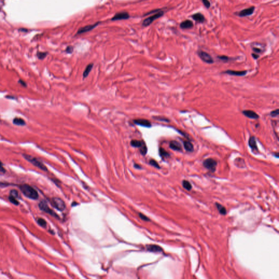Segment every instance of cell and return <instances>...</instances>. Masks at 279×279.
<instances>
[{
  "instance_id": "6da1fadb",
  "label": "cell",
  "mask_w": 279,
  "mask_h": 279,
  "mask_svg": "<svg viewBox=\"0 0 279 279\" xmlns=\"http://www.w3.org/2000/svg\"><path fill=\"white\" fill-rule=\"evenodd\" d=\"M19 188L25 196L32 200H37L39 197L37 190L28 184H22L19 186Z\"/></svg>"
},
{
  "instance_id": "7a4b0ae2",
  "label": "cell",
  "mask_w": 279,
  "mask_h": 279,
  "mask_svg": "<svg viewBox=\"0 0 279 279\" xmlns=\"http://www.w3.org/2000/svg\"><path fill=\"white\" fill-rule=\"evenodd\" d=\"M23 157H24V158L26 159V160L29 161L32 164H33L34 166H36L37 167H38V168L41 169L43 171H47V167L45 166V165L42 162H41L39 160H38L37 158L33 157L32 156H31V155H28V154H23Z\"/></svg>"
},
{
  "instance_id": "3957f363",
  "label": "cell",
  "mask_w": 279,
  "mask_h": 279,
  "mask_svg": "<svg viewBox=\"0 0 279 279\" xmlns=\"http://www.w3.org/2000/svg\"><path fill=\"white\" fill-rule=\"evenodd\" d=\"M164 11L160 10V11H158V12H157L156 14H154L152 16H150V17L145 19L143 21L142 25L143 26H145V27L149 26L154 20H157V19H159V18H160L161 17H162V16L164 15Z\"/></svg>"
},
{
  "instance_id": "277c9868",
  "label": "cell",
  "mask_w": 279,
  "mask_h": 279,
  "mask_svg": "<svg viewBox=\"0 0 279 279\" xmlns=\"http://www.w3.org/2000/svg\"><path fill=\"white\" fill-rule=\"evenodd\" d=\"M217 164L218 163L217 161L212 158L207 159L203 162V165L204 167L213 172L215 171Z\"/></svg>"
},
{
  "instance_id": "5b68a950",
  "label": "cell",
  "mask_w": 279,
  "mask_h": 279,
  "mask_svg": "<svg viewBox=\"0 0 279 279\" xmlns=\"http://www.w3.org/2000/svg\"><path fill=\"white\" fill-rule=\"evenodd\" d=\"M52 205L57 209L62 211L66 208V204L61 198L58 197H54L52 199Z\"/></svg>"
},
{
  "instance_id": "8992f818",
  "label": "cell",
  "mask_w": 279,
  "mask_h": 279,
  "mask_svg": "<svg viewBox=\"0 0 279 279\" xmlns=\"http://www.w3.org/2000/svg\"><path fill=\"white\" fill-rule=\"evenodd\" d=\"M198 55L203 62L208 64H212L214 63V60L212 57L205 51L202 50L198 51Z\"/></svg>"
},
{
  "instance_id": "52a82bcc",
  "label": "cell",
  "mask_w": 279,
  "mask_h": 279,
  "mask_svg": "<svg viewBox=\"0 0 279 279\" xmlns=\"http://www.w3.org/2000/svg\"><path fill=\"white\" fill-rule=\"evenodd\" d=\"M39 207L40 208V209H41L42 210L44 211V212L48 213V214L51 215H53L54 217H57V215L56 214V213L54 212L53 210H51L49 208L48 205H47V204L45 201H41V202H40L39 203Z\"/></svg>"
},
{
  "instance_id": "ba28073f",
  "label": "cell",
  "mask_w": 279,
  "mask_h": 279,
  "mask_svg": "<svg viewBox=\"0 0 279 279\" xmlns=\"http://www.w3.org/2000/svg\"><path fill=\"white\" fill-rule=\"evenodd\" d=\"M255 7L254 6H252L248 8L243 9L240 11H239L238 13H237L236 14L238 15L239 17H248V16H250L252 14H253L255 11Z\"/></svg>"
},
{
  "instance_id": "9c48e42d",
  "label": "cell",
  "mask_w": 279,
  "mask_h": 279,
  "mask_svg": "<svg viewBox=\"0 0 279 279\" xmlns=\"http://www.w3.org/2000/svg\"><path fill=\"white\" fill-rule=\"evenodd\" d=\"M129 18V15L126 12H120L116 14L112 18V20H125Z\"/></svg>"
},
{
  "instance_id": "30bf717a",
  "label": "cell",
  "mask_w": 279,
  "mask_h": 279,
  "mask_svg": "<svg viewBox=\"0 0 279 279\" xmlns=\"http://www.w3.org/2000/svg\"><path fill=\"white\" fill-rule=\"evenodd\" d=\"M133 121L135 124H136V125H141L142 126L149 128L152 126L151 123L148 120H147V119H134Z\"/></svg>"
},
{
  "instance_id": "8fae6325",
  "label": "cell",
  "mask_w": 279,
  "mask_h": 279,
  "mask_svg": "<svg viewBox=\"0 0 279 279\" xmlns=\"http://www.w3.org/2000/svg\"><path fill=\"white\" fill-rule=\"evenodd\" d=\"M224 73L230 75H233V76H238V77H242L244 76L247 73L246 70H243V71H236V70H227L225 71Z\"/></svg>"
},
{
  "instance_id": "7c38bea8",
  "label": "cell",
  "mask_w": 279,
  "mask_h": 279,
  "mask_svg": "<svg viewBox=\"0 0 279 279\" xmlns=\"http://www.w3.org/2000/svg\"><path fill=\"white\" fill-rule=\"evenodd\" d=\"M98 25H99V22L95 23H94V24H93V25H90L86 26L85 27H81L78 30L77 34H82V33H86V32H88L90 31H91L92 30H93L94 28H95V27H96Z\"/></svg>"
},
{
  "instance_id": "4fadbf2b",
  "label": "cell",
  "mask_w": 279,
  "mask_h": 279,
  "mask_svg": "<svg viewBox=\"0 0 279 279\" xmlns=\"http://www.w3.org/2000/svg\"><path fill=\"white\" fill-rule=\"evenodd\" d=\"M243 113L246 117H248L251 119H256L259 118L258 115L252 110H244L243 111Z\"/></svg>"
},
{
  "instance_id": "5bb4252c",
  "label": "cell",
  "mask_w": 279,
  "mask_h": 279,
  "mask_svg": "<svg viewBox=\"0 0 279 279\" xmlns=\"http://www.w3.org/2000/svg\"><path fill=\"white\" fill-rule=\"evenodd\" d=\"M194 26V23L192 21L190 20H186L182 21L180 24V27L183 30L190 29L193 28Z\"/></svg>"
},
{
  "instance_id": "9a60e30c",
  "label": "cell",
  "mask_w": 279,
  "mask_h": 279,
  "mask_svg": "<svg viewBox=\"0 0 279 279\" xmlns=\"http://www.w3.org/2000/svg\"><path fill=\"white\" fill-rule=\"evenodd\" d=\"M192 18L195 21H196L199 23H203L205 21V18L204 15L201 13H195L191 16Z\"/></svg>"
},
{
  "instance_id": "2e32d148",
  "label": "cell",
  "mask_w": 279,
  "mask_h": 279,
  "mask_svg": "<svg viewBox=\"0 0 279 279\" xmlns=\"http://www.w3.org/2000/svg\"><path fill=\"white\" fill-rule=\"evenodd\" d=\"M170 148L176 151H181L182 149L180 143L176 141H172L170 143Z\"/></svg>"
},
{
  "instance_id": "e0dca14e",
  "label": "cell",
  "mask_w": 279,
  "mask_h": 279,
  "mask_svg": "<svg viewBox=\"0 0 279 279\" xmlns=\"http://www.w3.org/2000/svg\"><path fill=\"white\" fill-rule=\"evenodd\" d=\"M249 145L252 150H258L256 138L255 136H251L249 140Z\"/></svg>"
},
{
  "instance_id": "ac0fdd59",
  "label": "cell",
  "mask_w": 279,
  "mask_h": 279,
  "mask_svg": "<svg viewBox=\"0 0 279 279\" xmlns=\"http://www.w3.org/2000/svg\"><path fill=\"white\" fill-rule=\"evenodd\" d=\"M130 144L134 147H136V148H140L141 147H142L143 145H146L145 142L141 140H131L130 142Z\"/></svg>"
},
{
  "instance_id": "d6986e66",
  "label": "cell",
  "mask_w": 279,
  "mask_h": 279,
  "mask_svg": "<svg viewBox=\"0 0 279 279\" xmlns=\"http://www.w3.org/2000/svg\"><path fill=\"white\" fill-rule=\"evenodd\" d=\"M147 250L150 251L152 252H161L162 250V248H160L159 246L156 245H150L147 246Z\"/></svg>"
},
{
  "instance_id": "ffe728a7",
  "label": "cell",
  "mask_w": 279,
  "mask_h": 279,
  "mask_svg": "<svg viewBox=\"0 0 279 279\" xmlns=\"http://www.w3.org/2000/svg\"><path fill=\"white\" fill-rule=\"evenodd\" d=\"M184 147L185 149L188 152H191L194 150V146L192 143L189 141H185L184 142Z\"/></svg>"
},
{
  "instance_id": "44dd1931",
  "label": "cell",
  "mask_w": 279,
  "mask_h": 279,
  "mask_svg": "<svg viewBox=\"0 0 279 279\" xmlns=\"http://www.w3.org/2000/svg\"><path fill=\"white\" fill-rule=\"evenodd\" d=\"M13 123L15 125H19V126H23L26 125L25 121L21 118H18V117L15 118L13 119Z\"/></svg>"
},
{
  "instance_id": "7402d4cb",
  "label": "cell",
  "mask_w": 279,
  "mask_h": 279,
  "mask_svg": "<svg viewBox=\"0 0 279 279\" xmlns=\"http://www.w3.org/2000/svg\"><path fill=\"white\" fill-rule=\"evenodd\" d=\"M93 67V64H92V63L90 64V65H88V66L86 67V69L84 70V71H83V78H85L87 77V76H88V74L91 72V71L92 70V69Z\"/></svg>"
},
{
  "instance_id": "603a6c76",
  "label": "cell",
  "mask_w": 279,
  "mask_h": 279,
  "mask_svg": "<svg viewBox=\"0 0 279 279\" xmlns=\"http://www.w3.org/2000/svg\"><path fill=\"white\" fill-rule=\"evenodd\" d=\"M216 206H217V208L219 210V212H220V213L221 214H222V215H226V213H227L226 209L224 206H222L220 204H219V203H216Z\"/></svg>"
},
{
  "instance_id": "cb8c5ba5",
  "label": "cell",
  "mask_w": 279,
  "mask_h": 279,
  "mask_svg": "<svg viewBox=\"0 0 279 279\" xmlns=\"http://www.w3.org/2000/svg\"><path fill=\"white\" fill-rule=\"evenodd\" d=\"M182 185L184 189L188 191L191 190V189H192V185H191L190 182L186 180H184L182 182Z\"/></svg>"
},
{
  "instance_id": "d4e9b609",
  "label": "cell",
  "mask_w": 279,
  "mask_h": 279,
  "mask_svg": "<svg viewBox=\"0 0 279 279\" xmlns=\"http://www.w3.org/2000/svg\"><path fill=\"white\" fill-rule=\"evenodd\" d=\"M159 153L162 158H167L170 156L169 153L162 148H160L159 149Z\"/></svg>"
},
{
  "instance_id": "484cf974",
  "label": "cell",
  "mask_w": 279,
  "mask_h": 279,
  "mask_svg": "<svg viewBox=\"0 0 279 279\" xmlns=\"http://www.w3.org/2000/svg\"><path fill=\"white\" fill-rule=\"evenodd\" d=\"M37 222L38 225L43 227H45L46 226L47 224L44 219H43L42 218H38V219H37Z\"/></svg>"
},
{
  "instance_id": "4316f807",
  "label": "cell",
  "mask_w": 279,
  "mask_h": 279,
  "mask_svg": "<svg viewBox=\"0 0 279 279\" xmlns=\"http://www.w3.org/2000/svg\"><path fill=\"white\" fill-rule=\"evenodd\" d=\"M153 118L155 119H156V120L157 121H162V122H170V120L169 119H167V118H165L164 117H161V116H154V117H153Z\"/></svg>"
},
{
  "instance_id": "83f0119b",
  "label": "cell",
  "mask_w": 279,
  "mask_h": 279,
  "mask_svg": "<svg viewBox=\"0 0 279 279\" xmlns=\"http://www.w3.org/2000/svg\"><path fill=\"white\" fill-rule=\"evenodd\" d=\"M9 201H10L11 203H13L14 205H17V206L19 205V201H18V200H17V198H15V197H13V196H9Z\"/></svg>"
},
{
  "instance_id": "f1b7e54d",
  "label": "cell",
  "mask_w": 279,
  "mask_h": 279,
  "mask_svg": "<svg viewBox=\"0 0 279 279\" xmlns=\"http://www.w3.org/2000/svg\"><path fill=\"white\" fill-rule=\"evenodd\" d=\"M140 152H141L142 155H146L147 152V148L146 145H143L142 147H141V148H140Z\"/></svg>"
},
{
  "instance_id": "f546056e",
  "label": "cell",
  "mask_w": 279,
  "mask_h": 279,
  "mask_svg": "<svg viewBox=\"0 0 279 279\" xmlns=\"http://www.w3.org/2000/svg\"><path fill=\"white\" fill-rule=\"evenodd\" d=\"M9 196H13L16 198H17L18 197H19V194H18V191L16 190H11L10 191V195Z\"/></svg>"
},
{
  "instance_id": "4dcf8cb0",
  "label": "cell",
  "mask_w": 279,
  "mask_h": 279,
  "mask_svg": "<svg viewBox=\"0 0 279 279\" xmlns=\"http://www.w3.org/2000/svg\"><path fill=\"white\" fill-rule=\"evenodd\" d=\"M47 55L46 53H43V52H40V53H38L37 56L39 59H43Z\"/></svg>"
},
{
  "instance_id": "1f68e13d",
  "label": "cell",
  "mask_w": 279,
  "mask_h": 279,
  "mask_svg": "<svg viewBox=\"0 0 279 279\" xmlns=\"http://www.w3.org/2000/svg\"><path fill=\"white\" fill-rule=\"evenodd\" d=\"M149 163H150V164L152 165V166H153L155 167H157V168H158V169H160V166H159L158 163L155 160H153V159L150 160V161H149Z\"/></svg>"
},
{
  "instance_id": "d6a6232c",
  "label": "cell",
  "mask_w": 279,
  "mask_h": 279,
  "mask_svg": "<svg viewBox=\"0 0 279 279\" xmlns=\"http://www.w3.org/2000/svg\"><path fill=\"white\" fill-rule=\"evenodd\" d=\"M218 58H219V59H220V60H222V61H225V62H227L229 60H230V58L226 56H218Z\"/></svg>"
},
{
  "instance_id": "836d02e7",
  "label": "cell",
  "mask_w": 279,
  "mask_h": 279,
  "mask_svg": "<svg viewBox=\"0 0 279 279\" xmlns=\"http://www.w3.org/2000/svg\"><path fill=\"white\" fill-rule=\"evenodd\" d=\"M278 114H279V110L278 109L275 110L273 111L272 112H271V113H270L271 116L273 117L277 116L278 115Z\"/></svg>"
},
{
  "instance_id": "e575fe53",
  "label": "cell",
  "mask_w": 279,
  "mask_h": 279,
  "mask_svg": "<svg viewBox=\"0 0 279 279\" xmlns=\"http://www.w3.org/2000/svg\"><path fill=\"white\" fill-rule=\"evenodd\" d=\"M202 3H203L204 6L207 8V9H208L210 7V3L208 1V0H202Z\"/></svg>"
},
{
  "instance_id": "d590c367",
  "label": "cell",
  "mask_w": 279,
  "mask_h": 279,
  "mask_svg": "<svg viewBox=\"0 0 279 279\" xmlns=\"http://www.w3.org/2000/svg\"><path fill=\"white\" fill-rule=\"evenodd\" d=\"M73 47L72 46H68L67 47L66 50V51L67 52V53H68V54H71L73 52Z\"/></svg>"
},
{
  "instance_id": "8d00e7d4",
  "label": "cell",
  "mask_w": 279,
  "mask_h": 279,
  "mask_svg": "<svg viewBox=\"0 0 279 279\" xmlns=\"http://www.w3.org/2000/svg\"><path fill=\"white\" fill-rule=\"evenodd\" d=\"M252 50L253 51L255 52V53H256V54L257 53H261L262 52V50L261 49H259L258 48V47H253L252 48Z\"/></svg>"
},
{
  "instance_id": "74e56055",
  "label": "cell",
  "mask_w": 279,
  "mask_h": 279,
  "mask_svg": "<svg viewBox=\"0 0 279 279\" xmlns=\"http://www.w3.org/2000/svg\"><path fill=\"white\" fill-rule=\"evenodd\" d=\"M140 218L142 219V220H144L145 221H148L149 220V219L147 218L146 216H145V215H143L142 214H140Z\"/></svg>"
},
{
  "instance_id": "f35d334b",
  "label": "cell",
  "mask_w": 279,
  "mask_h": 279,
  "mask_svg": "<svg viewBox=\"0 0 279 279\" xmlns=\"http://www.w3.org/2000/svg\"><path fill=\"white\" fill-rule=\"evenodd\" d=\"M5 170L3 168L2 163L1 162V161H0V172L5 173Z\"/></svg>"
},
{
  "instance_id": "ab89813d",
  "label": "cell",
  "mask_w": 279,
  "mask_h": 279,
  "mask_svg": "<svg viewBox=\"0 0 279 279\" xmlns=\"http://www.w3.org/2000/svg\"><path fill=\"white\" fill-rule=\"evenodd\" d=\"M252 57H253L255 59H257V58L259 57V55H257V54H252Z\"/></svg>"
},
{
  "instance_id": "60d3db41",
  "label": "cell",
  "mask_w": 279,
  "mask_h": 279,
  "mask_svg": "<svg viewBox=\"0 0 279 279\" xmlns=\"http://www.w3.org/2000/svg\"><path fill=\"white\" fill-rule=\"evenodd\" d=\"M19 83H20L21 85H22V86H26V83H25L24 81H22V80H20V81H19Z\"/></svg>"
}]
</instances>
